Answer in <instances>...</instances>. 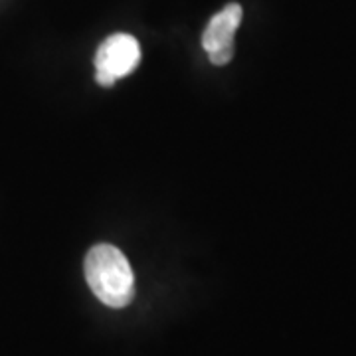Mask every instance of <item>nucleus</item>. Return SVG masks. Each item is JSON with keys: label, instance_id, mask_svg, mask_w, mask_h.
<instances>
[{"label": "nucleus", "instance_id": "f257e3e1", "mask_svg": "<svg viewBox=\"0 0 356 356\" xmlns=\"http://www.w3.org/2000/svg\"><path fill=\"white\" fill-rule=\"evenodd\" d=\"M86 281L93 295L111 309L127 307L135 297V275L121 250L97 243L86 257Z\"/></svg>", "mask_w": 356, "mask_h": 356}, {"label": "nucleus", "instance_id": "f03ea898", "mask_svg": "<svg viewBox=\"0 0 356 356\" xmlns=\"http://www.w3.org/2000/svg\"><path fill=\"white\" fill-rule=\"evenodd\" d=\"M140 62V46L131 34H113L102 42L95 54V79L102 88H111L119 77L135 72Z\"/></svg>", "mask_w": 356, "mask_h": 356}, {"label": "nucleus", "instance_id": "7ed1b4c3", "mask_svg": "<svg viewBox=\"0 0 356 356\" xmlns=\"http://www.w3.org/2000/svg\"><path fill=\"white\" fill-rule=\"evenodd\" d=\"M242 6L232 2L224 10L212 16L202 34V48L208 51L210 62L226 65L234 58V36L242 22Z\"/></svg>", "mask_w": 356, "mask_h": 356}]
</instances>
